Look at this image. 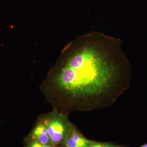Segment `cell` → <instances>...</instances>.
Returning <instances> with one entry per match:
<instances>
[{"label":"cell","instance_id":"4","mask_svg":"<svg viewBox=\"0 0 147 147\" xmlns=\"http://www.w3.org/2000/svg\"><path fill=\"white\" fill-rule=\"evenodd\" d=\"M30 137L42 144L53 146L49 137L47 127L43 122L36 125L33 129Z\"/></svg>","mask_w":147,"mask_h":147},{"label":"cell","instance_id":"7","mask_svg":"<svg viewBox=\"0 0 147 147\" xmlns=\"http://www.w3.org/2000/svg\"><path fill=\"white\" fill-rule=\"evenodd\" d=\"M139 147H147V144H145L142 145V146H141Z\"/></svg>","mask_w":147,"mask_h":147},{"label":"cell","instance_id":"1","mask_svg":"<svg viewBox=\"0 0 147 147\" xmlns=\"http://www.w3.org/2000/svg\"><path fill=\"white\" fill-rule=\"evenodd\" d=\"M82 39L67 58L56 84L72 96L99 95L114 86L128 60L119 38L92 31Z\"/></svg>","mask_w":147,"mask_h":147},{"label":"cell","instance_id":"2","mask_svg":"<svg viewBox=\"0 0 147 147\" xmlns=\"http://www.w3.org/2000/svg\"><path fill=\"white\" fill-rule=\"evenodd\" d=\"M43 122L47 127L52 144L56 147L63 143L73 127L66 116L56 111L49 114Z\"/></svg>","mask_w":147,"mask_h":147},{"label":"cell","instance_id":"6","mask_svg":"<svg viewBox=\"0 0 147 147\" xmlns=\"http://www.w3.org/2000/svg\"><path fill=\"white\" fill-rule=\"evenodd\" d=\"M122 145H117L109 142H97L94 141L88 147H124Z\"/></svg>","mask_w":147,"mask_h":147},{"label":"cell","instance_id":"8","mask_svg":"<svg viewBox=\"0 0 147 147\" xmlns=\"http://www.w3.org/2000/svg\"><path fill=\"white\" fill-rule=\"evenodd\" d=\"M61 146H60L59 147H65V146H63V145H60Z\"/></svg>","mask_w":147,"mask_h":147},{"label":"cell","instance_id":"3","mask_svg":"<svg viewBox=\"0 0 147 147\" xmlns=\"http://www.w3.org/2000/svg\"><path fill=\"white\" fill-rule=\"evenodd\" d=\"M94 141L89 140L73 126L62 144L67 147H88Z\"/></svg>","mask_w":147,"mask_h":147},{"label":"cell","instance_id":"5","mask_svg":"<svg viewBox=\"0 0 147 147\" xmlns=\"http://www.w3.org/2000/svg\"><path fill=\"white\" fill-rule=\"evenodd\" d=\"M25 147H56L53 145H43L29 136L25 141Z\"/></svg>","mask_w":147,"mask_h":147}]
</instances>
